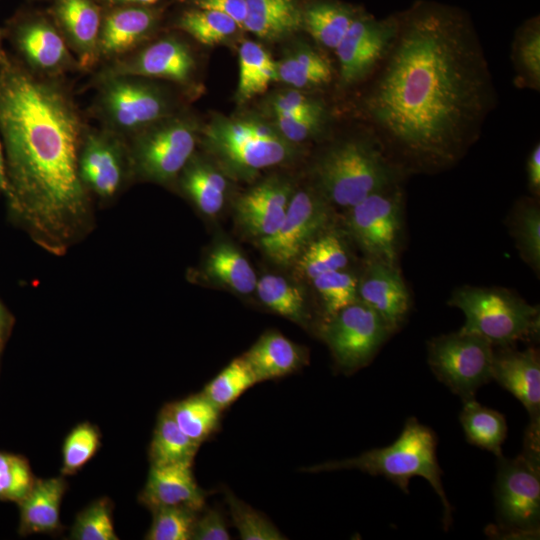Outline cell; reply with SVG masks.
Segmentation results:
<instances>
[{"instance_id":"6da1fadb","label":"cell","mask_w":540,"mask_h":540,"mask_svg":"<svg viewBox=\"0 0 540 540\" xmlns=\"http://www.w3.org/2000/svg\"><path fill=\"white\" fill-rule=\"evenodd\" d=\"M364 111L392 147L429 164L455 161L495 103L483 49L456 13L424 7L398 21Z\"/></svg>"},{"instance_id":"7a4b0ae2","label":"cell","mask_w":540,"mask_h":540,"mask_svg":"<svg viewBox=\"0 0 540 540\" xmlns=\"http://www.w3.org/2000/svg\"><path fill=\"white\" fill-rule=\"evenodd\" d=\"M0 140L10 208L38 245L64 254L89 219L82 123L62 88L7 55L0 59Z\"/></svg>"},{"instance_id":"3957f363","label":"cell","mask_w":540,"mask_h":540,"mask_svg":"<svg viewBox=\"0 0 540 540\" xmlns=\"http://www.w3.org/2000/svg\"><path fill=\"white\" fill-rule=\"evenodd\" d=\"M437 437L433 430L415 417L406 420L399 437L390 445L368 450L357 457L316 464L302 470L308 473L358 469L373 476L382 475L409 493L411 478L426 479L439 496L447 529L452 521V509L441 480L442 471L437 460Z\"/></svg>"},{"instance_id":"277c9868","label":"cell","mask_w":540,"mask_h":540,"mask_svg":"<svg viewBox=\"0 0 540 540\" xmlns=\"http://www.w3.org/2000/svg\"><path fill=\"white\" fill-rule=\"evenodd\" d=\"M399 171L375 139L349 138L330 146L314 166L315 189L332 206L349 209L395 185Z\"/></svg>"},{"instance_id":"5b68a950","label":"cell","mask_w":540,"mask_h":540,"mask_svg":"<svg viewBox=\"0 0 540 540\" xmlns=\"http://www.w3.org/2000/svg\"><path fill=\"white\" fill-rule=\"evenodd\" d=\"M209 152L237 178L287 163L295 157L294 144L275 128L254 118L215 117L204 130Z\"/></svg>"},{"instance_id":"8992f818","label":"cell","mask_w":540,"mask_h":540,"mask_svg":"<svg viewBox=\"0 0 540 540\" xmlns=\"http://www.w3.org/2000/svg\"><path fill=\"white\" fill-rule=\"evenodd\" d=\"M466 321L461 331L479 335L494 347L512 346L539 336L538 306L528 304L510 290L497 287H462L449 300Z\"/></svg>"},{"instance_id":"52a82bcc","label":"cell","mask_w":540,"mask_h":540,"mask_svg":"<svg viewBox=\"0 0 540 540\" xmlns=\"http://www.w3.org/2000/svg\"><path fill=\"white\" fill-rule=\"evenodd\" d=\"M497 523L488 528L501 538L535 539L540 533V453L523 449L515 458L497 457Z\"/></svg>"},{"instance_id":"ba28073f","label":"cell","mask_w":540,"mask_h":540,"mask_svg":"<svg viewBox=\"0 0 540 540\" xmlns=\"http://www.w3.org/2000/svg\"><path fill=\"white\" fill-rule=\"evenodd\" d=\"M431 370L462 401L492 380L494 346L485 338L459 330L427 343Z\"/></svg>"},{"instance_id":"9c48e42d","label":"cell","mask_w":540,"mask_h":540,"mask_svg":"<svg viewBox=\"0 0 540 540\" xmlns=\"http://www.w3.org/2000/svg\"><path fill=\"white\" fill-rule=\"evenodd\" d=\"M320 331L337 367L345 374L367 366L392 334L382 318L360 300L324 322Z\"/></svg>"},{"instance_id":"30bf717a","label":"cell","mask_w":540,"mask_h":540,"mask_svg":"<svg viewBox=\"0 0 540 540\" xmlns=\"http://www.w3.org/2000/svg\"><path fill=\"white\" fill-rule=\"evenodd\" d=\"M401 209L396 185L373 193L347 209V231L370 258L395 264Z\"/></svg>"},{"instance_id":"8fae6325","label":"cell","mask_w":540,"mask_h":540,"mask_svg":"<svg viewBox=\"0 0 540 540\" xmlns=\"http://www.w3.org/2000/svg\"><path fill=\"white\" fill-rule=\"evenodd\" d=\"M330 206L315 188L296 190L278 229L259 239L263 253L277 265H294L310 242L326 231Z\"/></svg>"},{"instance_id":"7c38bea8","label":"cell","mask_w":540,"mask_h":540,"mask_svg":"<svg viewBox=\"0 0 540 540\" xmlns=\"http://www.w3.org/2000/svg\"><path fill=\"white\" fill-rule=\"evenodd\" d=\"M397 31L398 21L395 19L356 16L335 48L340 85L353 86L367 78L387 55Z\"/></svg>"},{"instance_id":"4fadbf2b","label":"cell","mask_w":540,"mask_h":540,"mask_svg":"<svg viewBox=\"0 0 540 540\" xmlns=\"http://www.w3.org/2000/svg\"><path fill=\"white\" fill-rule=\"evenodd\" d=\"M492 380L522 403L529 414L524 439L540 442V357L534 348L494 347Z\"/></svg>"},{"instance_id":"5bb4252c","label":"cell","mask_w":540,"mask_h":540,"mask_svg":"<svg viewBox=\"0 0 540 540\" xmlns=\"http://www.w3.org/2000/svg\"><path fill=\"white\" fill-rule=\"evenodd\" d=\"M195 130L189 122L175 120L143 136L137 147V163L147 178L165 182L188 163L195 149Z\"/></svg>"},{"instance_id":"9a60e30c","label":"cell","mask_w":540,"mask_h":540,"mask_svg":"<svg viewBox=\"0 0 540 540\" xmlns=\"http://www.w3.org/2000/svg\"><path fill=\"white\" fill-rule=\"evenodd\" d=\"M295 191L286 178H266L237 198L236 222L252 237L270 236L280 226Z\"/></svg>"},{"instance_id":"2e32d148","label":"cell","mask_w":540,"mask_h":540,"mask_svg":"<svg viewBox=\"0 0 540 540\" xmlns=\"http://www.w3.org/2000/svg\"><path fill=\"white\" fill-rule=\"evenodd\" d=\"M358 299L373 309L391 333L398 330L410 309V297L395 264L382 260L368 261L358 278Z\"/></svg>"},{"instance_id":"e0dca14e","label":"cell","mask_w":540,"mask_h":540,"mask_svg":"<svg viewBox=\"0 0 540 540\" xmlns=\"http://www.w3.org/2000/svg\"><path fill=\"white\" fill-rule=\"evenodd\" d=\"M102 107L108 120L122 129H136L159 120L167 106L153 87L116 76L104 89Z\"/></svg>"},{"instance_id":"ac0fdd59","label":"cell","mask_w":540,"mask_h":540,"mask_svg":"<svg viewBox=\"0 0 540 540\" xmlns=\"http://www.w3.org/2000/svg\"><path fill=\"white\" fill-rule=\"evenodd\" d=\"M195 64L189 48L182 42L166 38L123 60L113 68L114 76H145L186 82Z\"/></svg>"},{"instance_id":"d6986e66","label":"cell","mask_w":540,"mask_h":540,"mask_svg":"<svg viewBox=\"0 0 540 540\" xmlns=\"http://www.w3.org/2000/svg\"><path fill=\"white\" fill-rule=\"evenodd\" d=\"M207 494L197 484L190 464L150 466L139 501L150 510L185 506L201 511L205 507Z\"/></svg>"},{"instance_id":"ffe728a7","label":"cell","mask_w":540,"mask_h":540,"mask_svg":"<svg viewBox=\"0 0 540 540\" xmlns=\"http://www.w3.org/2000/svg\"><path fill=\"white\" fill-rule=\"evenodd\" d=\"M258 383L285 377L308 364V352L277 331H267L242 355Z\"/></svg>"},{"instance_id":"44dd1931","label":"cell","mask_w":540,"mask_h":540,"mask_svg":"<svg viewBox=\"0 0 540 540\" xmlns=\"http://www.w3.org/2000/svg\"><path fill=\"white\" fill-rule=\"evenodd\" d=\"M67 489L63 477L34 479L20 506V533H54L61 528L60 507Z\"/></svg>"},{"instance_id":"7402d4cb","label":"cell","mask_w":540,"mask_h":540,"mask_svg":"<svg viewBox=\"0 0 540 540\" xmlns=\"http://www.w3.org/2000/svg\"><path fill=\"white\" fill-rule=\"evenodd\" d=\"M15 42L28 62L40 71H59L70 62L63 38L44 20L33 19L19 25Z\"/></svg>"},{"instance_id":"603a6c76","label":"cell","mask_w":540,"mask_h":540,"mask_svg":"<svg viewBox=\"0 0 540 540\" xmlns=\"http://www.w3.org/2000/svg\"><path fill=\"white\" fill-rule=\"evenodd\" d=\"M79 171L84 185L104 197L112 196L122 179L121 160L116 148L97 135H90L83 142Z\"/></svg>"},{"instance_id":"cb8c5ba5","label":"cell","mask_w":540,"mask_h":540,"mask_svg":"<svg viewBox=\"0 0 540 540\" xmlns=\"http://www.w3.org/2000/svg\"><path fill=\"white\" fill-rule=\"evenodd\" d=\"M55 14L82 62H90L98 49L102 25L96 3L93 0H57Z\"/></svg>"},{"instance_id":"d4e9b609","label":"cell","mask_w":540,"mask_h":540,"mask_svg":"<svg viewBox=\"0 0 540 540\" xmlns=\"http://www.w3.org/2000/svg\"><path fill=\"white\" fill-rule=\"evenodd\" d=\"M155 15L144 7H124L110 13L101 25L98 48L105 55L121 54L153 28Z\"/></svg>"},{"instance_id":"484cf974","label":"cell","mask_w":540,"mask_h":540,"mask_svg":"<svg viewBox=\"0 0 540 540\" xmlns=\"http://www.w3.org/2000/svg\"><path fill=\"white\" fill-rule=\"evenodd\" d=\"M302 27L295 0H247L246 30L265 40L281 39Z\"/></svg>"},{"instance_id":"4316f807","label":"cell","mask_w":540,"mask_h":540,"mask_svg":"<svg viewBox=\"0 0 540 540\" xmlns=\"http://www.w3.org/2000/svg\"><path fill=\"white\" fill-rule=\"evenodd\" d=\"M204 272L211 281L235 293L249 295L255 292L256 273L243 253L230 242L221 241L210 250Z\"/></svg>"},{"instance_id":"83f0119b","label":"cell","mask_w":540,"mask_h":540,"mask_svg":"<svg viewBox=\"0 0 540 540\" xmlns=\"http://www.w3.org/2000/svg\"><path fill=\"white\" fill-rule=\"evenodd\" d=\"M255 292L261 303L272 312L308 328L311 315L304 291L286 278L266 274L257 280Z\"/></svg>"},{"instance_id":"f1b7e54d","label":"cell","mask_w":540,"mask_h":540,"mask_svg":"<svg viewBox=\"0 0 540 540\" xmlns=\"http://www.w3.org/2000/svg\"><path fill=\"white\" fill-rule=\"evenodd\" d=\"M200 444L185 435L165 407L160 411L149 446L151 466L190 464Z\"/></svg>"},{"instance_id":"f546056e","label":"cell","mask_w":540,"mask_h":540,"mask_svg":"<svg viewBox=\"0 0 540 540\" xmlns=\"http://www.w3.org/2000/svg\"><path fill=\"white\" fill-rule=\"evenodd\" d=\"M460 422L466 439L472 445L502 456V444L507 435L505 417L496 410L478 403L475 398L463 401Z\"/></svg>"},{"instance_id":"4dcf8cb0","label":"cell","mask_w":540,"mask_h":540,"mask_svg":"<svg viewBox=\"0 0 540 540\" xmlns=\"http://www.w3.org/2000/svg\"><path fill=\"white\" fill-rule=\"evenodd\" d=\"M164 407L180 430L200 445L220 428L222 411L202 392L168 403Z\"/></svg>"},{"instance_id":"1f68e13d","label":"cell","mask_w":540,"mask_h":540,"mask_svg":"<svg viewBox=\"0 0 540 540\" xmlns=\"http://www.w3.org/2000/svg\"><path fill=\"white\" fill-rule=\"evenodd\" d=\"M356 16L346 5L319 1L302 12V26L319 44L335 49Z\"/></svg>"},{"instance_id":"d6a6232c","label":"cell","mask_w":540,"mask_h":540,"mask_svg":"<svg viewBox=\"0 0 540 540\" xmlns=\"http://www.w3.org/2000/svg\"><path fill=\"white\" fill-rule=\"evenodd\" d=\"M275 80H278L277 63L258 43L244 41L239 49L238 99L247 101L262 94Z\"/></svg>"},{"instance_id":"836d02e7","label":"cell","mask_w":540,"mask_h":540,"mask_svg":"<svg viewBox=\"0 0 540 540\" xmlns=\"http://www.w3.org/2000/svg\"><path fill=\"white\" fill-rule=\"evenodd\" d=\"M182 185L197 208L207 216H216L224 207L227 191L225 177L211 165L196 162L184 173Z\"/></svg>"},{"instance_id":"e575fe53","label":"cell","mask_w":540,"mask_h":540,"mask_svg":"<svg viewBox=\"0 0 540 540\" xmlns=\"http://www.w3.org/2000/svg\"><path fill=\"white\" fill-rule=\"evenodd\" d=\"M278 80L294 88H313L328 84L332 69L320 53L310 47H301L277 63Z\"/></svg>"},{"instance_id":"d590c367","label":"cell","mask_w":540,"mask_h":540,"mask_svg":"<svg viewBox=\"0 0 540 540\" xmlns=\"http://www.w3.org/2000/svg\"><path fill=\"white\" fill-rule=\"evenodd\" d=\"M348 251L341 237L324 231L305 248L295 262L298 270L312 280L325 272L346 269Z\"/></svg>"},{"instance_id":"8d00e7d4","label":"cell","mask_w":540,"mask_h":540,"mask_svg":"<svg viewBox=\"0 0 540 540\" xmlns=\"http://www.w3.org/2000/svg\"><path fill=\"white\" fill-rule=\"evenodd\" d=\"M257 383L256 376L241 355L233 359L209 381L202 393L219 410L223 411Z\"/></svg>"},{"instance_id":"74e56055","label":"cell","mask_w":540,"mask_h":540,"mask_svg":"<svg viewBox=\"0 0 540 540\" xmlns=\"http://www.w3.org/2000/svg\"><path fill=\"white\" fill-rule=\"evenodd\" d=\"M311 281L322 301L323 323L359 300L358 278L345 269L325 272Z\"/></svg>"},{"instance_id":"f35d334b","label":"cell","mask_w":540,"mask_h":540,"mask_svg":"<svg viewBox=\"0 0 540 540\" xmlns=\"http://www.w3.org/2000/svg\"><path fill=\"white\" fill-rule=\"evenodd\" d=\"M179 26L196 41L206 46L224 42L240 28L229 16L201 8L184 13L180 18Z\"/></svg>"},{"instance_id":"ab89813d","label":"cell","mask_w":540,"mask_h":540,"mask_svg":"<svg viewBox=\"0 0 540 540\" xmlns=\"http://www.w3.org/2000/svg\"><path fill=\"white\" fill-rule=\"evenodd\" d=\"M153 519L147 540H190L200 511L185 506H165L151 510Z\"/></svg>"},{"instance_id":"60d3db41","label":"cell","mask_w":540,"mask_h":540,"mask_svg":"<svg viewBox=\"0 0 540 540\" xmlns=\"http://www.w3.org/2000/svg\"><path fill=\"white\" fill-rule=\"evenodd\" d=\"M233 525L243 540L287 539L261 512L237 498L229 489H224Z\"/></svg>"},{"instance_id":"b9f144b4","label":"cell","mask_w":540,"mask_h":540,"mask_svg":"<svg viewBox=\"0 0 540 540\" xmlns=\"http://www.w3.org/2000/svg\"><path fill=\"white\" fill-rule=\"evenodd\" d=\"M512 235L522 258L535 270L540 266V211L526 202L518 206L512 218Z\"/></svg>"},{"instance_id":"7bdbcfd3","label":"cell","mask_w":540,"mask_h":540,"mask_svg":"<svg viewBox=\"0 0 540 540\" xmlns=\"http://www.w3.org/2000/svg\"><path fill=\"white\" fill-rule=\"evenodd\" d=\"M101 445L99 429L89 423L76 425L65 438L62 449V475H73L87 464Z\"/></svg>"},{"instance_id":"ee69618b","label":"cell","mask_w":540,"mask_h":540,"mask_svg":"<svg viewBox=\"0 0 540 540\" xmlns=\"http://www.w3.org/2000/svg\"><path fill=\"white\" fill-rule=\"evenodd\" d=\"M113 505L109 498L95 500L76 517L70 538L74 540H118L112 517Z\"/></svg>"},{"instance_id":"f6af8a7d","label":"cell","mask_w":540,"mask_h":540,"mask_svg":"<svg viewBox=\"0 0 540 540\" xmlns=\"http://www.w3.org/2000/svg\"><path fill=\"white\" fill-rule=\"evenodd\" d=\"M513 58L521 80L533 89L540 84V30L536 23L524 28L514 43Z\"/></svg>"},{"instance_id":"bcb514c9","label":"cell","mask_w":540,"mask_h":540,"mask_svg":"<svg viewBox=\"0 0 540 540\" xmlns=\"http://www.w3.org/2000/svg\"><path fill=\"white\" fill-rule=\"evenodd\" d=\"M326 115H274V128L295 144L310 139L322 130Z\"/></svg>"},{"instance_id":"7dc6e473","label":"cell","mask_w":540,"mask_h":540,"mask_svg":"<svg viewBox=\"0 0 540 540\" xmlns=\"http://www.w3.org/2000/svg\"><path fill=\"white\" fill-rule=\"evenodd\" d=\"M274 115H326L321 101L313 99L297 90H287L275 94L269 104Z\"/></svg>"},{"instance_id":"c3c4849f","label":"cell","mask_w":540,"mask_h":540,"mask_svg":"<svg viewBox=\"0 0 540 540\" xmlns=\"http://www.w3.org/2000/svg\"><path fill=\"white\" fill-rule=\"evenodd\" d=\"M34 478L26 459H20L0 474V499L19 502L29 491Z\"/></svg>"},{"instance_id":"681fc988","label":"cell","mask_w":540,"mask_h":540,"mask_svg":"<svg viewBox=\"0 0 540 540\" xmlns=\"http://www.w3.org/2000/svg\"><path fill=\"white\" fill-rule=\"evenodd\" d=\"M192 539L194 540H229L226 519L216 508L205 507L199 512Z\"/></svg>"},{"instance_id":"f907efd6","label":"cell","mask_w":540,"mask_h":540,"mask_svg":"<svg viewBox=\"0 0 540 540\" xmlns=\"http://www.w3.org/2000/svg\"><path fill=\"white\" fill-rule=\"evenodd\" d=\"M201 9L221 12L232 18L240 28L244 27L247 15V0H197Z\"/></svg>"},{"instance_id":"816d5d0a","label":"cell","mask_w":540,"mask_h":540,"mask_svg":"<svg viewBox=\"0 0 540 540\" xmlns=\"http://www.w3.org/2000/svg\"><path fill=\"white\" fill-rule=\"evenodd\" d=\"M527 179L531 191L539 194L540 191V145L532 149L527 160Z\"/></svg>"},{"instance_id":"f5cc1de1","label":"cell","mask_w":540,"mask_h":540,"mask_svg":"<svg viewBox=\"0 0 540 540\" xmlns=\"http://www.w3.org/2000/svg\"><path fill=\"white\" fill-rule=\"evenodd\" d=\"M11 327V318L0 303V351L2 350Z\"/></svg>"},{"instance_id":"db71d44e","label":"cell","mask_w":540,"mask_h":540,"mask_svg":"<svg viewBox=\"0 0 540 540\" xmlns=\"http://www.w3.org/2000/svg\"><path fill=\"white\" fill-rule=\"evenodd\" d=\"M21 456L0 452V474L10 469Z\"/></svg>"},{"instance_id":"11a10c76","label":"cell","mask_w":540,"mask_h":540,"mask_svg":"<svg viewBox=\"0 0 540 540\" xmlns=\"http://www.w3.org/2000/svg\"><path fill=\"white\" fill-rule=\"evenodd\" d=\"M7 178H6V171H5V161H4V154H3V148L0 140V191H2L4 194L7 193Z\"/></svg>"},{"instance_id":"9f6ffc18","label":"cell","mask_w":540,"mask_h":540,"mask_svg":"<svg viewBox=\"0 0 540 540\" xmlns=\"http://www.w3.org/2000/svg\"><path fill=\"white\" fill-rule=\"evenodd\" d=\"M111 1L120 2V3L140 4V5H152L158 2L159 0H111Z\"/></svg>"},{"instance_id":"6f0895ef","label":"cell","mask_w":540,"mask_h":540,"mask_svg":"<svg viewBox=\"0 0 540 540\" xmlns=\"http://www.w3.org/2000/svg\"><path fill=\"white\" fill-rule=\"evenodd\" d=\"M0 41H1V31H0ZM0 44H1V42H0ZM5 55H6V54L3 52L2 48H1V45H0V59H1L2 57H4Z\"/></svg>"}]
</instances>
